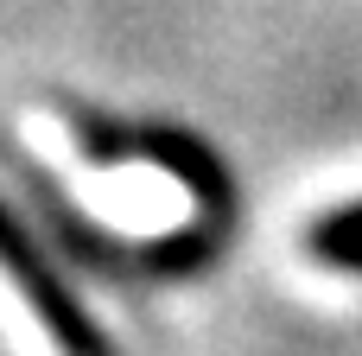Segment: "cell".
Listing matches in <instances>:
<instances>
[{"label":"cell","instance_id":"cell-1","mask_svg":"<svg viewBox=\"0 0 362 356\" xmlns=\"http://www.w3.org/2000/svg\"><path fill=\"white\" fill-rule=\"evenodd\" d=\"M0 274L25 293V306L38 312V325H45V338L57 344L64 356H115L108 344V331L89 318V306L64 287V274L38 255V242L25 236V223L0 204Z\"/></svg>","mask_w":362,"mask_h":356},{"label":"cell","instance_id":"cell-2","mask_svg":"<svg viewBox=\"0 0 362 356\" xmlns=\"http://www.w3.org/2000/svg\"><path fill=\"white\" fill-rule=\"evenodd\" d=\"M318 255L337 261V268H362V204L337 210V217L318 229Z\"/></svg>","mask_w":362,"mask_h":356}]
</instances>
